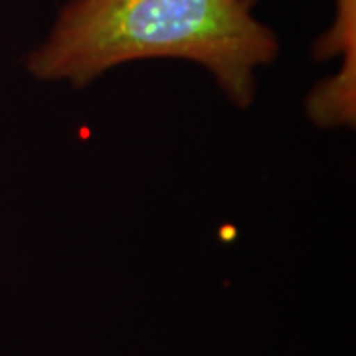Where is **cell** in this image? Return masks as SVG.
Returning <instances> with one entry per match:
<instances>
[{"mask_svg": "<svg viewBox=\"0 0 356 356\" xmlns=\"http://www.w3.org/2000/svg\"><path fill=\"white\" fill-rule=\"evenodd\" d=\"M275 56L273 32L243 0H72L30 56V72L83 88L115 65L182 58L210 70L229 99L245 107L254 72Z\"/></svg>", "mask_w": 356, "mask_h": 356, "instance_id": "6da1fadb", "label": "cell"}, {"mask_svg": "<svg viewBox=\"0 0 356 356\" xmlns=\"http://www.w3.org/2000/svg\"><path fill=\"white\" fill-rule=\"evenodd\" d=\"M243 2H245V4H248V6H250V4H254L255 0H243Z\"/></svg>", "mask_w": 356, "mask_h": 356, "instance_id": "7a4b0ae2", "label": "cell"}]
</instances>
